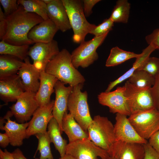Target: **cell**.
<instances>
[{
	"mask_svg": "<svg viewBox=\"0 0 159 159\" xmlns=\"http://www.w3.org/2000/svg\"><path fill=\"white\" fill-rule=\"evenodd\" d=\"M44 71L72 87L84 84L85 81L84 77L73 65L71 54L65 49L60 51L49 62Z\"/></svg>",
	"mask_w": 159,
	"mask_h": 159,
	"instance_id": "cell-2",
	"label": "cell"
},
{
	"mask_svg": "<svg viewBox=\"0 0 159 159\" xmlns=\"http://www.w3.org/2000/svg\"><path fill=\"white\" fill-rule=\"evenodd\" d=\"M47 127V132L51 142L54 144L60 158H63L66 154L67 141L62 137L59 125L54 117L50 120Z\"/></svg>",
	"mask_w": 159,
	"mask_h": 159,
	"instance_id": "cell-24",
	"label": "cell"
},
{
	"mask_svg": "<svg viewBox=\"0 0 159 159\" xmlns=\"http://www.w3.org/2000/svg\"><path fill=\"white\" fill-rule=\"evenodd\" d=\"M124 86L118 87L115 90L100 93L97 97L101 105L107 106L110 112L129 116L131 114L128 100L125 94Z\"/></svg>",
	"mask_w": 159,
	"mask_h": 159,
	"instance_id": "cell-9",
	"label": "cell"
},
{
	"mask_svg": "<svg viewBox=\"0 0 159 159\" xmlns=\"http://www.w3.org/2000/svg\"><path fill=\"white\" fill-rule=\"evenodd\" d=\"M145 154L144 144L120 141L115 142L109 153L118 159H143Z\"/></svg>",
	"mask_w": 159,
	"mask_h": 159,
	"instance_id": "cell-17",
	"label": "cell"
},
{
	"mask_svg": "<svg viewBox=\"0 0 159 159\" xmlns=\"http://www.w3.org/2000/svg\"><path fill=\"white\" fill-rule=\"evenodd\" d=\"M12 153L14 159H27L21 150L18 148L15 149Z\"/></svg>",
	"mask_w": 159,
	"mask_h": 159,
	"instance_id": "cell-44",
	"label": "cell"
},
{
	"mask_svg": "<svg viewBox=\"0 0 159 159\" xmlns=\"http://www.w3.org/2000/svg\"><path fill=\"white\" fill-rule=\"evenodd\" d=\"M0 159H14L12 153L8 151L6 149L3 151L0 149Z\"/></svg>",
	"mask_w": 159,
	"mask_h": 159,
	"instance_id": "cell-43",
	"label": "cell"
},
{
	"mask_svg": "<svg viewBox=\"0 0 159 159\" xmlns=\"http://www.w3.org/2000/svg\"><path fill=\"white\" fill-rule=\"evenodd\" d=\"M128 119L138 134L145 140L159 130V111L155 108L132 113Z\"/></svg>",
	"mask_w": 159,
	"mask_h": 159,
	"instance_id": "cell-6",
	"label": "cell"
},
{
	"mask_svg": "<svg viewBox=\"0 0 159 159\" xmlns=\"http://www.w3.org/2000/svg\"><path fill=\"white\" fill-rule=\"evenodd\" d=\"M60 52L58 43L53 40L48 43H35L29 49L28 56L40 72L44 71L49 62Z\"/></svg>",
	"mask_w": 159,
	"mask_h": 159,
	"instance_id": "cell-11",
	"label": "cell"
},
{
	"mask_svg": "<svg viewBox=\"0 0 159 159\" xmlns=\"http://www.w3.org/2000/svg\"><path fill=\"white\" fill-rule=\"evenodd\" d=\"M10 143V140L7 135L5 132L0 133V146L3 148H6Z\"/></svg>",
	"mask_w": 159,
	"mask_h": 159,
	"instance_id": "cell-42",
	"label": "cell"
},
{
	"mask_svg": "<svg viewBox=\"0 0 159 159\" xmlns=\"http://www.w3.org/2000/svg\"><path fill=\"white\" fill-rule=\"evenodd\" d=\"M59 159H74L71 155L65 154L64 156L62 158H60Z\"/></svg>",
	"mask_w": 159,
	"mask_h": 159,
	"instance_id": "cell-45",
	"label": "cell"
},
{
	"mask_svg": "<svg viewBox=\"0 0 159 159\" xmlns=\"http://www.w3.org/2000/svg\"><path fill=\"white\" fill-rule=\"evenodd\" d=\"M148 140L150 145L159 153V130L153 134Z\"/></svg>",
	"mask_w": 159,
	"mask_h": 159,
	"instance_id": "cell-41",
	"label": "cell"
},
{
	"mask_svg": "<svg viewBox=\"0 0 159 159\" xmlns=\"http://www.w3.org/2000/svg\"><path fill=\"white\" fill-rule=\"evenodd\" d=\"M145 150L143 159H159V153L156 151L148 142L144 144Z\"/></svg>",
	"mask_w": 159,
	"mask_h": 159,
	"instance_id": "cell-38",
	"label": "cell"
},
{
	"mask_svg": "<svg viewBox=\"0 0 159 159\" xmlns=\"http://www.w3.org/2000/svg\"><path fill=\"white\" fill-rule=\"evenodd\" d=\"M130 4L127 0H119L110 17L114 23H127L130 14Z\"/></svg>",
	"mask_w": 159,
	"mask_h": 159,
	"instance_id": "cell-31",
	"label": "cell"
},
{
	"mask_svg": "<svg viewBox=\"0 0 159 159\" xmlns=\"http://www.w3.org/2000/svg\"><path fill=\"white\" fill-rule=\"evenodd\" d=\"M155 48L152 45H149L143 50L140 56L137 58L133 63L132 67L127 72L115 80L110 82L105 92L111 91V90L118 84L128 79L136 70L141 66L145 61L150 57V54L155 50Z\"/></svg>",
	"mask_w": 159,
	"mask_h": 159,
	"instance_id": "cell-26",
	"label": "cell"
},
{
	"mask_svg": "<svg viewBox=\"0 0 159 159\" xmlns=\"http://www.w3.org/2000/svg\"><path fill=\"white\" fill-rule=\"evenodd\" d=\"M83 84H79L73 87L67 103V110L76 122L88 134V127L92 120L87 102L88 94L81 90Z\"/></svg>",
	"mask_w": 159,
	"mask_h": 159,
	"instance_id": "cell-5",
	"label": "cell"
},
{
	"mask_svg": "<svg viewBox=\"0 0 159 159\" xmlns=\"http://www.w3.org/2000/svg\"><path fill=\"white\" fill-rule=\"evenodd\" d=\"M126 115L116 113L114 125L116 141L146 144L148 142L138 134Z\"/></svg>",
	"mask_w": 159,
	"mask_h": 159,
	"instance_id": "cell-14",
	"label": "cell"
},
{
	"mask_svg": "<svg viewBox=\"0 0 159 159\" xmlns=\"http://www.w3.org/2000/svg\"><path fill=\"white\" fill-rule=\"evenodd\" d=\"M29 45H15L7 43L3 40L0 42V54L14 56L24 61L28 56Z\"/></svg>",
	"mask_w": 159,
	"mask_h": 159,
	"instance_id": "cell-29",
	"label": "cell"
},
{
	"mask_svg": "<svg viewBox=\"0 0 159 159\" xmlns=\"http://www.w3.org/2000/svg\"><path fill=\"white\" fill-rule=\"evenodd\" d=\"M125 94L127 98L131 114L155 108L150 89L137 88L127 81L124 85Z\"/></svg>",
	"mask_w": 159,
	"mask_h": 159,
	"instance_id": "cell-10",
	"label": "cell"
},
{
	"mask_svg": "<svg viewBox=\"0 0 159 159\" xmlns=\"http://www.w3.org/2000/svg\"><path fill=\"white\" fill-rule=\"evenodd\" d=\"M58 29L49 19L44 20L33 27L27 37L34 43H48L52 41Z\"/></svg>",
	"mask_w": 159,
	"mask_h": 159,
	"instance_id": "cell-21",
	"label": "cell"
},
{
	"mask_svg": "<svg viewBox=\"0 0 159 159\" xmlns=\"http://www.w3.org/2000/svg\"><path fill=\"white\" fill-rule=\"evenodd\" d=\"M35 94L25 91L18 97L16 102L9 107L11 114L19 123L26 122L39 107Z\"/></svg>",
	"mask_w": 159,
	"mask_h": 159,
	"instance_id": "cell-12",
	"label": "cell"
},
{
	"mask_svg": "<svg viewBox=\"0 0 159 159\" xmlns=\"http://www.w3.org/2000/svg\"><path fill=\"white\" fill-rule=\"evenodd\" d=\"M141 54L125 51L116 46L111 49L106 62L105 66L107 67L115 66L131 59L137 58L140 57Z\"/></svg>",
	"mask_w": 159,
	"mask_h": 159,
	"instance_id": "cell-27",
	"label": "cell"
},
{
	"mask_svg": "<svg viewBox=\"0 0 159 159\" xmlns=\"http://www.w3.org/2000/svg\"><path fill=\"white\" fill-rule=\"evenodd\" d=\"M47 5L50 3L52 0H42Z\"/></svg>",
	"mask_w": 159,
	"mask_h": 159,
	"instance_id": "cell-46",
	"label": "cell"
},
{
	"mask_svg": "<svg viewBox=\"0 0 159 159\" xmlns=\"http://www.w3.org/2000/svg\"><path fill=\"white\" fill-rule=\"evenodd\" d=\"M100 0H83V8L85 16H89L92 13V9L94 5L100 1Z\"/></svg>",
	"mask_w": 159,
	"mask_h": 159,
	"instance_id": "cell-39",
	"label": "cell"
},
{
	"mask_svg": "<svg viewBox=\"0 0 159 159\" xmlns=\"http://www.w3.org/2000/svg\"><path fill=\"white\" fill-rule=\"evenodd\" d=\"M0 2L4 9V13L5 17L15 11L19 5L16 0H0Z\"/></svg>",
	"mask_w": 159,
	"mask_h": 159,
	"instance_id": "cell-35",
	"label": "cell"
},
{
	"mask_svg": "<svg viewBox=\"0 0 159 159\" xmlns=\"http://www.w3.org/2000/svg\"><path fill=\"white\" fill-rule=\"evenodd\" d=\"M150 91L153 99L155 108L159 111V72L155 77V82L150 88Z\"/></svg>",
	"mask_w": 159,
	"mask_h": 159,
	"instance_id": "cell-36",
	"label": "cell"
},
{
	"mask_svg": "<svg viewBox=\"0 0 159 159\" xmlns=\"http://www.w3.org/2000/svg\"><path fill=\"white\" fill-rule=\"evenodd\" d=\"M13 116L10 110L7 112L3 118L7 121L1 130H4L9 136L11 145L20 146L23 144V140L27 138L26 129L29 122L17 123L10 119Z\"/></svg>",
	"mask_w": 159,
	"mask_h": 159,
	"instance_id": "cell-18",
	"label": "cell"
},
{
	"mask_svg": "<svg viewBox=\"0 0 159 159\" xmlns=\"http://www.w3.org/2000/svg\"><path fill=\"white\" fill-rule=\"evenodd\" d=\"M110 159H118L117 158L114 156H110Z\"/></svg>",
	"mask_w": 159,
	"mask_h": 159,
	"instance_id": "cell-47",
	"label": "cell"
},
{
	"mask_svg": "<svg viewBox=\"0 0 159 159\" xmlns=\"http://www.w3.org/2000/svg\"><path fill=\"white\" fill-rule=\"evenodd\" d=\"M114 23L110 18L106 19L101 24L96 26L89 34L94 35L95 37H99L108 33L112 29Z\"/></svg>",
	"mask_w": 159,
	"mask_h": 159,
	"instance_id": "cell-34",
	"label": "cell"
},
{
	"mask_svg": "<svg viewBox=\"0 0 159 159\" xmlns=\"http://www.w3.org/2000/svg\"><path fill=\"white\" fill-rule=\"evenodd\" d=\"M7 27L6 17L0 6V39L1 40L5 34Z\"/></svg>",
	"mask_w": 159,
	"mask_h": 159,
	"instance_id": "cell-40",
	"label": "cell"
},
{
	"mask_svg": "<svg viewBox=\"0 0 159 159\" xmlns=\"http://www.w3.org/2000/svg\"><path fill=\"white\" fill-rule=\"evenodd\" d=\"M25 91L36 93L40 86V72L32 64L28 56L18 72Z\"/></svg>",
	"mask_w": 159,
	"mask_h": 159,
	"instance_id": "cell-19",
	"label": "cell"
},
{
	"mask_svg": "<svg viewBox=\"0 0 159 159\" xmlns=\"http://www.w3.org/2000/svg\"><path fill=\"white\" fill-rule=\"evenodd\" d=\"M24 62L13 56L0 55V79L18 73Z\"/></svg>",
	"mask_w": 159,
	"mask_h": 159,
	"instance_id": "cell-25",
	"label": "cell"
},
{
	"mask_svg": "<svg viewBox=\"0 0 159 159\" xmlns=\"http://www.w3.org/2000/svg\"><path fill=\"white\" fill-rule=\"evenodd\" d=\"M66 154L74 159H110L106 150L98 146L88 138L69 143L67 145Z\"/></svg>",
	"mask_w": 159,
	"mask_h": 159,
	"instance_id": "cell-8",
	"label": "cell"
},
{
	"mask_svg": "<svg viewBox=\"0 0 159 159\" xmlns=\"http://www.w3.org/2000/svg\"><path fill=\"white\" fill-rule=\"evenodd\" d=\"M25 91L18 74L0 79V98L6 104L16 101Z\"/></svg>",
	"mask_w": 159,
	"mask_h": 159,
	"instance_id": "cell-16",
	"label": "cell"
},
{
	"mask_svg": "<svg viewBox=\"0 0 159 159\" xmlns=\"http://www.w3.org/2000/svg\"><path fill=\"white\" fill-rule=\"evenodd\" d=\"M127 80L135 87L140 89H149L153 85L155 77L142 70L137 69Z\"/></svg>",
	"mask_w": 159,
	"mask_h": 159,
	"instance_id": "cell-28",
	"label": "cell"
},
{
	"mask_svg": "<svg viewBox=\"0 0 159 159\" xmlns=\"http://www.w3.org/2000/svg\"><path fill=\"white\" fill-rule=\"evenodd\" d=\"M35 159H39L37 158H35Z\"/></svg>",
	"mask_w": 159,
	"mask_h": 159,
	"instance_id": "cell-48",
	"label": "cell"
},
{
	"mask_svg": "<svg viewBox=\"0 0 159 159\" xmlns=\"http://www.w3.org/2000/svg\"><path fill=\"white\" fill-rule=\"evenodd\" d=\"M40 86L35 98L39 107L46 105L51 101V96L55 92L54 87L58 79L44 71L40 72Z\"/></svg>",
	"mask_w": 159,
	"mask_h": 159,
	"instance_id": "cell-22",
	"label": "cell"
},
{
	"mask_svg": "<svg viewBox=\"0 0 159 159\" xmlns=\"http://www.w3.org/2000/svg\"><path fill=\"white\" fill-rule=\"evenodd\" d=\"M47 5L48 16L59 30L64 32L72 28L62 0H52Z\"/></svg>",
	"mask_w": 159,
	"mask_h": 159,
	"instance_id": "cell-20",
	"label": "cell"
},
{
	"mask_svg": "<svg viewBox=\"0 0 159 159\" xmlns=\"http://www.w3.org/2000/svg\"><path fill=\"white\" fill-rule=\"evenodd\" d=\"M138 69L145 71L155 77L159 72V58L148 57Z\"/></svg>",
	"mask_w": 159,
	"mask_h": 159,
	"instance_id": "cell-33",
	"label": "cell"
},
{
	"mask_svg": "<svg viewBox=\"0 0 159 159\" xmlns=\"http://www.w3.org/2000/svg\"><path fill=\"white\" fill-rule=\"evenodd\" d=\"M87 131L88 138L109 153L116 141L114 125L108 118L100 115L95 116L88 127Z\"/></svg>",
	"mask_w": 159,
	"mask_h": 159,
	"instance_id": "cell-3",
	"label": "cell"
},
{
	"mask_svg": "<svg viewBox=\"0 0 159 159\" xmlns=\"http://www.w3.org/2000/svg\"><path fill=\"white\" fill-rule=\"evenodd\" d=\"M145 40L149 45L153 46L155 49L159 50V29L154 30L145 37Z\"/></svg>",
	"mask_w": 159,
	"mask_h": 159,
	"instance_id": "cell-37",
	"label": "cell"
},
{
	"mask_svg": "<svg viewBox=\"0 0 159 159\" xmlns=\"http://www.w3.org/2000/svg\"><path fill=\"white\" fill-rule=\"evenodd\" d=\"M54 102V100H51L48 104L39 107L35 111L26 129V138L37 133L47 131L49 123L53 117L52 112Z\"/></svg>",
	"mask_w": 159,
	"mask_h": 159,
	"instance_id": "cell-13",
	"label": "cell"
},
{
	"mask_svg": "<svg viewBox=\"0 0 159 159\" xmlns=\"http://www.w3.org/2000/svg\"><path fill=\"white\" fill-rule=\"evenodd\" d=\"M62 128L63 132L68 137L69 143L88 138V134L82 128L73 116L67 112L62 118Z\"/></svg>",
	"mask_w": 159,
	"mask_h": 159,
	"instance_id": "cell-23",
	"label": "cell"
},
{
	"mask_svg": "<svg viewBox=\"0 0 159 159\" xmlns=\"http://www.w3.org/2000/svg\"><path fill=\"white\" fill-rule=\"evenodd\" d=\"M6 31L2 40L17 46L34 44L28 38V34L33 27L44 20L37 14L27 12L20 5L15 11L6 17Z\"/></svg>",
	"mask_w": 159,
	"mask_h": 159,
	"instance_id": "cell-1",
	"label": "cell"
},
{
	"mask_svg": "<svg viewBox=\"0 0 159 159\" xmlns=\"http://www.w3.org/2000/svg\"><path fill=\"white\" fill-rule=\"evenodd\" d=\"M17 2L27 12L35 13L44 20L49 19L47 14V5L42 0H18Z\"/></svg>",
	"mask_w": 159,
	"mask_h": 159,
	"instance_id": "cell-30",
	"label": "cell"
},
{
	"mask_svg": "<svg viewBox=\"0 0 159 159\" xmlns=\"http://www.w3.org/2000/svg\"><path fill=\"white\" fill-rule=\"evenodd\" d=\"M66 9L74 34L73 41L81 43L86 35L96 26L86 20L81 1L78 0H62Z\"/></svg>",
	"mask_w": 159,
	"mask_h": 159,
	"instance_id": "cell-4",
	"label": "cell"
},
{
	"mask_svg": "<svg viewBox=\"0 0 159 159\" xmlns=\"http://www.w3.org/2000/svg\"><path fill=\"white\" fill-rule=\"evenodd\" d=\"M35 135L38 141L36 152L39 150L40 153L39 159H54L50 146L51 142L47 132L38 133Z\"/></svg>",
	"mask_w": 159,
	"mask_h": 159,
	"instance_id": "cell-32",
	"label": "cell"
},
{
	"mask_svg": "<svg viewBox=\"0 0 159 159\" xmlns=\"http://www.w3.org/2000/svg\"><path fill=\"white\" fill-rule=\"evenodd\" d=\"M108 33L82 42L71 54L72 63L77 69L79 67L87 68L98 58L97 48L103 42Z\"/></svg>",
	"mask_w": 159,
	"mask_h": 159,
	"instance_id": "cell-7",
	"label": "cell"
},
{
	"mask_svg": "<svg viewBox=\"0 0 159 159\" xmlns=\"http://www.w3.org/2000/svg\"><path fill=\"white\" fill-rule=\"evenodd\" d=\"M65 84L59 80L56 83L54 87L55 98L52 113L53 117L57 122L62 134V119L64 113L67 110V103L69 96L72 92L73 87H66Z\"/></svg>",
	"mask_w": 159,
	"mask_h": 159,
	"instance_id": "cell-15",
	"label": "cell"
}]
</instances>
